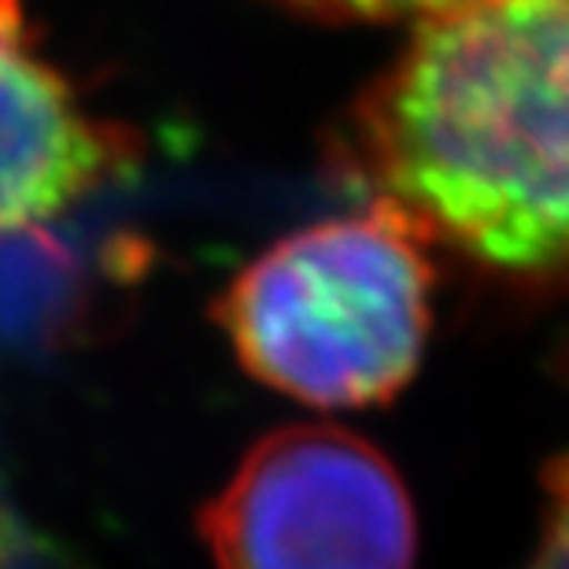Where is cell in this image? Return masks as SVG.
I'll return each mask as SVG.
<instances>
[{
	"mask_svg": "<svg viewBox=\"0 0 569 569\" xmlns=\"http://www.w3.org/2000/svg\"><path fill=\"white\" fill-rule=\"evenodd\" d=\"M526 569H569V451L543 473V518L540 540Z\"/></svg>",
	"mask_w": 569,
	"mask_h": 569,
	"instance_id": "52a82bcc",
	"label": "cell"
},
{
	"mask_svg": "<svg viewBox=\"0 0 569 569\" xmlns=\"http://www.w3.org/2000/svg\"><path fill=\"white\" fill-rule=\"evenodd\" d=\"M0 569H93L71 543L38 526L0 485Z\"/></svg>",
	"mask_w": 569,
	"mask_h": 569,
	"instance_id": "5b68a950",
	"label": "cell"
},
{
	"mask_svg": "<svg viewBox=\"0 0 569 569\" xmlns=\"http://www.w3.org/2000/svg\"><path fill=\"white\" fill-rule=\"evenodd\" d=\"M214 569H411L415 503L370 440L289 426L244 455L203 507Z\"/></svg>",
	"mask_w": 569,
	"mask_h": 569,
	"instance_id": "3957f363",
	"label": "cell"
},
{
	"mask_svg": "<svg viewBox=\"0 0 569 569\" xmlns=\"http://www.w3.org/2000/svg\"><path fill=\"white\" fill-rule=\"evenodd\" d=\"M289 8H300L307 16L337 19V22H422L455 16V11L488 4V0H281Z\"/></svg>",
	"mask_w": 569,
	"mask_h": 569,
	"instance_id": "8992f818",
	"label": "cell"
},
{
	"mask_svg": "<svg viewBox=\"0 0 569 569\" xmlns=\"http://www.w3.org/2000/svg\"><path fill=\"white\" fill-rule=\"evenodd\" d=\"M241 367L322 411L392 400L422 362L432 315L429 244L381 203L270 244L219 296Z\"/></svg>",
	"mask_w": 569,
	"mask_h": 569,
	"instance_id": "7a4b0ae2",
	"label": "cell"
},
{
	"mask_svg": "<svg viewBox=\"0 0 569 569\" xmlns=\"http://www.w3.org/2000/svg\"><path fill=\"white\" fill-rule=\"evenodd\" d=\"M345 167L426 244L569 296V0L415 27L348 122Z\"/></svg>",
	"mask_w": 569,
	"mask_h": 569,
	"instance_id": "6da1fadb",
	"label": "cell"
},
{
	"mask_svg": "<svg viewBox=\"0 0 569 569\" xmlns=\"http://www.w3.org/2000/svg\"><path fill=\"white\" fill-rule=\"evenodd\" d=\"M122 159V133L89 116L38 52L19 0H0V237L60 219Z\"/></svg>",
	"mask_w": 569,
	"mask_h": 569,
	"instance_id": "277c9868",
	"label": "cell"
}]
</instances>
